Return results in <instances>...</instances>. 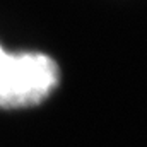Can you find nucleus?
Listing matches in <instances>:
<instances>
[{
	"label": "nucleus",
	"mask_w": 147,
	"mask_h": 147,
	"mask_svg": "<svg viewBox=\"0 0 147 147\" xmlns=\"http://www.w3.org/2000/svg\"><path fill=\"white\" fill-rule=\"evenodd\" d=\"M7 53H9V51H7V50H5V48L0 45V69H2V65H3V62H5V57H7Z\"/></svg>",
	"instance_id": "obj_2"
},
{
	"label": "nucleus",
	"mask_w": 147,
	"mask_h": 147,
	"mask_svg": "<svg viewBox=\"0 0 147 147\" xmlns=\"http://www.w3.org/2000/svg\"><path fill=\"white\" fill-rule=\"evenodd\" d=\"M58 67L45 53H7L0 69V108H29L45 101L58 84Z\"/></svg>",
	"instance_id": "obj_1"
}]
</instances>
